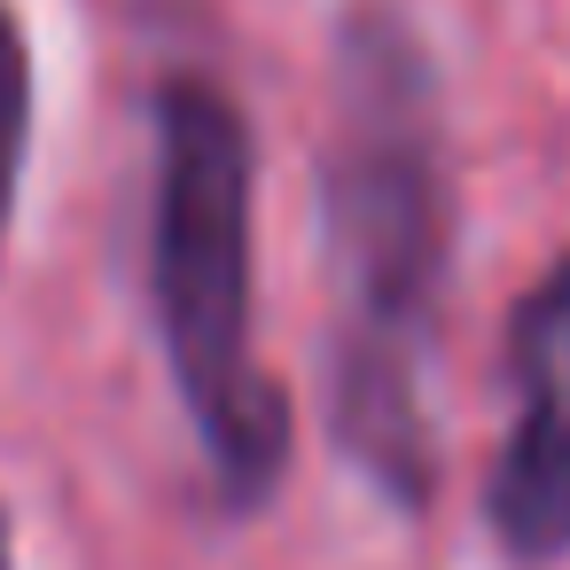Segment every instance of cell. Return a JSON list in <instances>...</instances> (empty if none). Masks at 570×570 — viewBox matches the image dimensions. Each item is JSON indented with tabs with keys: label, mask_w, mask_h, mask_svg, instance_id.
<instances>
[{
	"label": "cell",
	"mask_w": 570,
	"mask_h": 570,
	"mask_svg": "<svg viewBox=\"0 0 570 570\" xmlns=\"http://www.w3.org/2000/svg\"><path fill=\"white\" fill-rule=\"evenodd\" d=\"M157 321L227 500H266L289 399L250 360V126L212 79L157 95Z\"/></svg>",
	"instance_id": "6da1fadb"
},
{
	"label": "cell",
	"mask_w": 570,
	"mask_h": 570,
	"mask_svg": "<svg viewBox=\"0 0 570 570\" xmlns=\"http://www.w3.org/2000/svg\"><path fill=\"white\" fill-rule=\"evenodd\" d=\"M321 219L352 289V336L414 352L445 266V188L414 102V56L391 40V24L375 56H360V110L321 165Z\"/></svg>",
	"instance_id": "7a4b0ae2"
},
{
	"label": "cell",
	"mask_w": 570,
	"mask_h": 570,
	"mask_svg": "<svg viewBox=\"0 0 570 570\" xmlns=\"http://www.w3.org/2000/svg\"><path fill=\"white\" fill-rule=\"evenodd\" d=\"M508 367L523 406L484 476V515L508 554L547 562L570 547V250L515 305Z\"/></svg>",
	"instance_id": "3957f363"
},
{
	"label": "cell",
	"mask_w": 570,
	"mask_h": 570,
	"mask_svg": "<svg viewBox=\"0 0 570 570\" xmlns=\"http://www.w3.org/2000/svg\"><path fill=\"white\" fill-rule=\"evenodd\" d=\"M24 149H32V56H24V24L0 9V258H9Z\"/></svg>",
	"instance_id": "277c9868"
},
{
	"label": "cell",
	"mask_w": 570,
	"mask_h": 570,
	"mask_svg": "<svg viewBox=\"0 0 570 570\" xmlns=\"http://www.w3.org/2000/svg\"><path fill=\"white\" fill-rule=\"evenodd\" d=\"M0 570H9V531H0Z\"/></svg>",
	"instance_id": "5b68a950"
}]
</instances>
